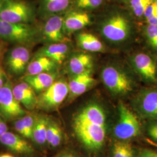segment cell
<instances>
[{
  "label": "cell",
  "mask_w": 157,
  "mask_h": 157,
  "mask_svg": "<svg viewBox=\"0 0 157 157\" xmlns=\"http://www.w3.org/2000/svg\"><path fill=\"white\" fill-rule=\"evenodd\" d=\"M73 128L78 140L86 148L97 150L104 144L106 136V115L99 104L91 102L76 112Z\"/></svg>",
  "instance_id": "cell-1"
},
{
  "label": "cell",
  "mask_w": 157,
  "mask_h": 157,
  "mask_svg": "<svg viewBox=\"0 0 157 157\" xmlns=\"http://www.w3.org/2000/svg\"><path fill=\"white\" fill-rule=\"evenodd\" d=\"M102 80L113 95H124L133 89L134 82L128 73L121 67L108 65L101 71Z\"/></svg>",
  "instance_id": "cell-2"
},
{
  "label": "cell",
  "mask_w": 157,
  "mask_h": 157,
  "mask_svg": "<svg viewBox=\"0 0 157 157\" xmlns=\"http://www.w3.org/2000/svg\"><path fill=\"white\" fill-rule=\"evenodd\" d=\"M69 85L64 78L57 79L46 90L37 95L36 108L45 111L56 110L67 98Z\"/></svg>",
  "instance_id": "cell-3"
},
{
  "label": "cell",
  "mask_w": 157,
  "mask_h": 157,
  "mask_svg": "<svg viewBox=\"0 0 157 157\" xmlns=\"http://www.w3.org/2000/svg\"><path fill=\"white\" fill-rule=\"evenodd\" d=\"M118 110L119 119L113 129L115 137L125 141L140 135V124L135 113L122 102L119 104Z\"/></svg>",
  "instance_id": "cell-4"
},
{
  "label": "cell",
  "mask_w": 157,
  "mask_h": 157,
  "mask_svg": "<svg viewBox=\"0 0 157 157\" xmlns=\"http://www.w3.org/2000/svg\"><path fill=\"white\" fill-rule=\"evenodd\" d=\"M35 18L32 6L23 0H4L0 10V19L14 23L30 24Z\"/></svg>",
  "instance_id": "cell-5"
},
{
  "label": "cell",
  "mask_w": 157,
  "mask_h": 157,
  "mask_svg": "<svg viewBox=\"0 0 157 157\" xmlns=\"http://www.w3.org/2000/svg\"><path fill=\"white\" fill-rule=\"evenodd\" d=\"M38 30L30 24L14 23L0 19V37L6 41L21 44L33 42Z\"/></svg>",
  "instance_id": "cell-6"
},
{
  "label": "cell",
  "mask_w": 157,
  "mask_h": 157,
  "mask_svg": "<svg viewBox=\"0 0 157 157\" xmlns=\"http://www.w3.org/2000/svg\"><path fill=\"white\" fill-rule=\"evenodd\" d=\"M102 35L112 43H122L128 39L131 33V25L123 15L116 13L107 18L102 24Z\"/></svg>",
  "instance_id": "cell-7"
},
{
  "label": "cell",
  "mask_w": 157,
  "mask_h": 157,
  "mask_svg": "<svg viewBox=\"0 0 157 157\" xmlns=\"http://www.w3.org/2000/svg\"><path fill=\"white\" fill-rule=\"evenodd\" d=\"M133 106L141 118L157 121V87L141 90L133 100Z\"/></svg>",
  "instance_id": "cell-8"
},
{
  "label": "cell",
  "mask_w": 157,
  "mask_h": 157,
  "mask_svg": "<svg viewBox=\"0 0 157 157\" xmlns=\"http://www.w3.org/2000/svg\"><path fill=\"white\" fill-rule=\"evenodd\" d=\"M12 84L10 78L0 88V114L7 119L22 118L27 112L15 99L12 92Z\"/></svg>",
  "instance_id": "cell-9"
},
{
  "label": "cell",
  "mask_w": 157,
  "mask_h": 157,
  "mask_svg": "<svg viewBox=\"0 0 157 157\" xmlns=\"http://www.w3.org/2000/svg\"><path fill=\"white\" fill-rule=\"evenodd\" d=\"M131 63L135 72L145 82L157 83V61L154 56L146 52H139L132 57Z\"/></svg>",
  "instance_id": "cell-10"
},
{
  "label": "cell",
  "mask_w": 157,
  "mask_h": 157,
  "mask_svg": "<svg viewBox=\"0 0 157 157\" xmlns=\"http://www.w3.org/2000/svg\"><path fill=\"white\" fill-rule=\"evenodd\" d=\"M30 52L25 45H17L8 52L6 64L9 71L15 75H21L26 72L30 62Z\"/></svg>",
  "instance_id": "cell-11"
},
{
  "label": "cell",
  "mask_w": 157,
  "mask_h": 157,
  "mask_svg": "<svg viewBox=\"0 0 157 157\" xmlns=\"http://www.w3.org/2000/svg\"><path fill=\"white\" fill-rule=\"evenodd\" d=\"M42 35L46 41L51 43L69 41L63 31V17L59 15L49 17L44 24Z\"/></svg>",
  "instance_id": "cell-12"
},
{
  "label": "cell",
  "mask_w": 157,
  "mask_h": 157,
  "mask_svg": "<svg viewBox=\"0 0 157 157\" xmlns=\"http://www.w3.org/2000/svg\"><path fill=\"white\" fill-rule=\"evenodd\" d=\"M96 83V80L92 76V69L82 74L71 76L68 82L69 94L67 100L72 101L78 96L82 95L93 87Z\"/></svg>",
  "instance_id": "cell-13"
},
{
  "label": "cell",
  "mask_w": 157,
  "mask_h": 157,
  "mask_svg": "<svg viewBox=\"0 0 157 157\" xmlns=\"http://www.w3.org/2000/svg\"><path fill=\"white\" fill-rule=\"evenodd\" d=\"M12 92L15 99L26 109L32 111L36 108L37 95L28 83L22 80L21 83L13 86Z\"/></svg>",
  "instance_id": "cell-14"
},
{
  "label": "cell",
  "mask_w": 157,
  "mask_h": 157,
  "mask_svg": "<svg viewBox=\"0 0 157 157\" xmlns=\"http://www.w3.org/2000/svg\"><path fill=\"white\" fill-rule=\"evenodd\" d=\"M90 15L82 11L69 12L63 17V31L69 36L74 32L81 30L91 23Z\"/></svg>",
  "instance_id": "cell-15"
},
{
  "label": "cell",
  "mask_w": 157,
  "mask_h": 157,
  "mask_svg": "<svg viewBox=\"0 0 157 157\" xmlns=\"http://www.w3.org/2000/svg\"><path fill=\"white\" fill-rule=\"evenodd\" d=\"M56 71L39 73L35 75H24L22 80L28 83L36 93L39 94L53 84L58 78Z\"/></svg>",
  "instance_id": "cell-16"
},
{
  "label": "cell",
  "mask_w": 157,
  "mask_h": 157,
  "mask_svg": "<svg viewBox=\"0 0 157 157\" xmlns=\"http://www.w3.org/2000/svg\"><path fill=\"white\" fill-rule=\"evenodd\" d=\"M69 50L70 48L67 43H51L41 48L34 56L48 57L60 65L67 58Z\"/></svg>",
  "instance_id": "cell-17"
},
{
  "label": "cell",
  "mask_w": 157,
  "mask_h": 157,
  "mask_svg": "<svg viewBox=\"0 0 157 157\" xmlns=\"http://www.w3.org/2000/svg\"><path fill=\"white\" fill-rule=\"evenodd\" d=\"M0 141L8 149L17 153L28 154L34 152L33 147L28 142L10 132H6L2 135L0 137Z\"/></svg>",
  "instance_id": "cell-18"
},
{
  "label": "cell",
  "mask_w": 157,
  "mask_h": 157,
  "mask_svg": "<svg viewBox=\"0 0 157 157\" xmlns=\"http://www.w3.org/2000/svg\"><path fill=\"white\" fill-rule=\"evenodd\" d=\"M93 57L89 54L80 52L73 54L69 60L67 69L71 76L84 73L92 69Z\"/></svg>",
  "instance_id": "cell-19"
},
{
  "label": "cell",
  "mask_w": 157,
  "mask_h": 157,
  "mask_svg": "<svg viewBox=\"0 0 157 157\" xmlns=\"http://www.w3.org/2000/svg\"><path fill=\"white\" fill-rule=\"evenodd\" d=\"M58 64L44 56H34L30 61L25 75H35L41 73L56 71Z\"/></svg>",
  "instance_id": "cell-20"
},
{
  "label": "cell",
  "mask_w": 157,
  "mask_h": 157,
  "mask_svg": "<svg viewBox=\"0 0 157 157\" xmlns=\"http://www.w3.org/2000/svg\"><path fill=\"white\" fill-rule=\"evenodd\" d=\"M77 44L82 49L90 52H103L105 47L103 43L93 34L80 33L76 37Z\"/></svg>",
  "instance_id": "cell-21"
},
{
  "label": "cell",
  "mask_w": 157,
  "mask_h": 157,
  "mask_svg": "<svg viewBox=\"0 0 157 157\" xmlns=\"http://www.w3.org/2000/svg\"><path fill=\"white\" fill-rule=\"evenodd\" d=\"M73 0H42L41 12L45 16H52L67 10Z\"/></svg>",
  "instance_id": "cell-22"
},
{
  "label": "cell",
  "mask_w": 157,
  "mask_h": 157,
  "mask_svg": "<svg viewBox=\"0 0 157 157\" xmlns=\"http://www.w3.org/2000/svg\"><path fill=\"white\" fill-rule=\"evenodd\" d=\"M49 118L43 115H36L32 140L37 144L43 146L47 143V128Z\"/></svg>",
  "instance_id": "cell-23"
},
{
  "label": "cell",
  "mask_w": 157,
  "mask_h": 157,
  "mask_svg": "<svg viewBox=\"0 0 157 157\" xmlns=\"http://www.w3.org/2000/svg\"><path fill=\"white\" fill-rule=\"evenodd\" d=\"M47 143L52 148L59 146L62 140L61 128L56 121L49 118L47 128Z\"/></svg>",
  "instance_id": "cell-24"
},
{
  "label": "cell",
  "mask_w": 157,
  "mask_h": 157,
  "mask_svg": "<svg viewBox=\"0 0 157 157\" xmlns=\"http://www.w3.org/2000/svg\"><path fill=\"white\" fill-rule=\"evenodd\" d=\"M111 157H135V152L129 143L118 141L113 146Z\"/></svg>",
  "instance_id": "cell-25"
},
{
  "label": "cell",
  "mask_w": 157,
  "mask_h": 157,
  "mask_svg": "<svg viewBox=\"0 0 157 157\" xmlns=\"http://www.w3.org/2000/svg\"><path fill=\"white\" fill-rule=\"evenodd\" d=\"M154 0H129V5L135 17H143L147 7Z\"/></svg>",
  "instance_id": "cell-26"
},
{
  "label": "cell",
  "mask_w": 157,
  "mask_h": 157,
  "mask_svg": "<svg viewBox=\"0 0 157 157\" xmlns=\"http://www.w3.org/2000/svg\"><path fill=\"white\" fill-rule=\"evenodd\" d=\"M144 35L148 45L157 52V25H147L144 29Z\"/></svg>",
  "instance_id": "cell-27"
},
{
  "label": "cell",
  "mask_w": 157,
  "mask_h": 157,
  "mask_svg": "<svg viewBox=\"0 0 157 157\" xmlns=\"http://www.w3.org/2000/svg\"><path fill=\"white\" fill-rule=\"evenodd\" d=\"M143 17L147 25H157V0H154L147 7Z\"/></svg>",
  "instance_id": "cell-28"
},
{
  "label": "cell",
  "mask_w": 157,
  "mask_h": 157,
  "mask_svg": "<svg viewBox=\"0 0 157 157\" xmlns=\"http://www.w3.org/2000/svg\"><path fill=\"white\" fill-rule=\"evenodd\" d=\"M104 0H76V5L80 10H93L99 7Z\"/></svg>",
  "instance_id": "cell-29"
},
{
  "label": "cell",
  "mask_w": 157,
  "mask_h": 157,
  "mask_svg": "<svg viewBox=\"0 0 157 157\" xmlns=\"http://www.w3.org/2000/svg\"><path fill=\"white\" fill-rule=\"evenodd\" d=\"M35 117L36 115L34 114L26 113L21 118L24 127L27 132L28 139H32V133L35 122Z\"/></svg>",
  "instance_id": "cell-30"
},
{
  "label": "cell",
  "mask_w": 157,
  "mask_h": 157,
  "mask_svg": "<svg viewBox=\"0 0 157 157\" xmlns=\"http://www.w3.org/2000/svg\"><path fill=\"white\" fill-rule=\"evenodd\" d=\"M147 133L148 136L157 143V121H150L147 126Z\"/></svg>",
  "instance_id": "cell-31"
},
{
  "label": "cell",
  "mask_w": 157,
  "mask_h": 157,
  "mask_svg": "<svg viewBox=\"0 0 157 157\" xmlns=\"http://www.w3.org/2000/svg\"><path fill=\"white\" fill-rule=\"evenodd\" d=\"M14 127H15V130L19 134H21L23 137L28 139V136L27 132H26V129L24 127V125L23 124L22 121L21 119V118L17 119V121L14 123Z\"/></svg>",
  "instance_id": "cell-32"
},
{
  "label": "cell",
  "mask_w": 157,
  "mask_h": 157,
  "mask_svg": "<svg viewBox=\"0 0 157 157\" xmlns=\"http://www.w3.org/2000/svg\"><path fill=\"white\" fill-rule=\"evenodd\" d=\"M138 157H157V152L149 149H143L139 152Z\"/></svg>",
  "instance_id": "cell-33"
},
{
  "label": "cell",
  "mask_w": 157,
  "mask_h": 157,
  "mask_svg": "<svg viewBox=\"0 0 157 157\" xmlns=\"http://www.w3.org/2000/svg\"><path fill=\"white\" fill-rule=\"evenodd\" d=\"M8 80L6 72L2 67H0V88L2 87Z\"/></svg>",
  "instance_id": "cell-34"
},
{
  "label": "cell",
  "mask_w": 157,
  "mask_h": 157,
  "mask_svg": "<svg viewBox=\"0 0 157 157\" xmlns=\"http://www.w3.org/2000/svg\"><path fill=\"white\" fill-rule=\"evenodd\" d=\"M8 132V127L4 121L0 118V137Z\"/></svg>",
  "instance_id": "cell-35"
},
{
  "label": "cell",
  "mask_w": 157,
  "mask_h": 157,
  "mask_svg": "<svg viewBox=\"0 0 157 157\" xmlns=\"http://www.w3.org/2000/svg\"><path fill=\"white\" fill-rule=\"evenodd\" d=\"M58 157H76L75 155H73V154L71 153H63L62 154H61L60 155H59Z\"/></svg>",
  "instance_id": "cell-36"
},
{
  "label": "cell",
  "mask_w": 157,
  "mask_h": 157,
  "mask_svg": "<svg viewBox=\"0 0 157 157\" xmlns=\"http://www.w3.org/2000/svg\"><path fill=\"white\" fill-rule=\"evenodd\" d=\"M0 157H13V155H12L11 154H2L1 155Z\"/></svg>",
  "instance_id": "cell-37"
},
{
  "label": "cell",
  "mask_w": 157,
  "mask_h": 157,
  "mask_svg": "<svg viewBox=\"0 0 157 157\" xmlns=\"http://www.w3.org/2000/svg\"><path fill=\"white\" fill-rule=\"evenodd\" d=\"M4 1V0H0V10L1 9V8H2V4H3Z\"/></svg>",
  "instance_id": "cell-38"
},
{
  "label": "cell",
  "mask_w": 157,
  "mask_h": 157,
  "mask_svg": "<svg viewBox=\"0 0 157 157\" xmlns=\"http://www.w3.org/2000/svg\"><path fill=\"white\" fill-rule=\"evenodd\" d=\"M1 55H2V47H1V45L0 43V60H1Z\"/></svg>",
  "instance_id": "cell-39"
},
{
  "label": "cell",
  "mask_w": 157,
  "mask_h": 157,
  "mask_svg": "<svg viewBox=\"0 0 157 157\" xmlns=\"http://www.w3.org/2000/svg\"><path fill=\"white\" fill-rule=\"evenodd\" d=\"M122 1H129V0H122Z\"/></svg>",
  "instance_id": "cell-40"
}]
</instances>
